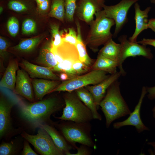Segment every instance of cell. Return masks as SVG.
<instances>
[{
  "mask_svg": "<svg viewBox=\"0 0 155 155\" xmlns=\"http://www.w3.org/2000/svg\"><path fill=\"white\" fill-rule=\"evenodd\" d=\"M152 112L153 117L155 119V105L152 109Z\"/></svg>",
  "mask_w": 155,
  "mask_h": 155,
  "instance_id": "obj_45",
  "label": "cell"
},
{
  "mask_svg": "<svg viewBox=\"0 0 155 155\" xmlns=\"http://www.w3.org/2000/svg\"><path fill=\"white\" fill-rule=\"evenodd\" d=\"M18 69L17 62L10 61L0 82L1 87L5 88L14 91L16 81V72Z\"/></svg>",
  "mask_w": 155,
  "mask_h": 155,
  "instance_id": "obj_19",
  "label": "cell"
},
{
  "mask_svg": "<svg viewBox=\"0 0 155 155\" xmlns=\"http://www.w3.org/2000/svg\"><path fill=\"white\" fill-rule=\"evenodd\" d=\"M49 16L63 22L65 18L64 0H52Z\"/></svg>",
  "mask_w": 155,
  "mask_h": 155,
  "instance_id": "obj_27",
  "label": "cell"
},
{
  "mask_svg": "<svg viewBox=\"0 0 155 155\" xmlns=\"http://www.w3.org/2000/svg\"><path fill=\"white\" fill-rule=\"evenodd\" d=\"M77 0H64L65 18L68 21L73 20L74 15L76 7Z\"/></svg>",
  "mask_w": 155,
  "mask_h": 155,
  "instance_id": "obj_29",
  "label": "cell"
},
{
  "mask_svg": "<svg viewBox=\"0 0 155 155\" xmlns=\"http://www.w3.org/2000/svg\"><path fill=\"white\" fill-rule=\"evenodd\" d=\"M103 0H80L77 5V15L81 20L91 23L93 20L94 16L102 10L104 4Z\"/></svg>",
  "mask_w": 155,
  "mask_h": 155,
  "instance_id": "obj_11",
  "label": "cell"
},
{
  "mask_svg": "<svg viewBox=\"0 0 155 155\" xmlns=\"http://www.w3.org/2000/svg\"><path fill=\"white\" fill-rule=\"evenodd\" d=\"M9 9L17 12H22L26 11L28 6L25 2L19 0H11L8 3Z\"/></svg>",
  "mask_w": 155,
  "mask_h": 155,
  "instance_id": "obj_30",
  "label": "cell"
},
{
  "mask_svg": "<svg viewBox=\"0 0 155 155\" xmlns=\"http://www.w3.org/2000/svg\"><path fill=\"white\" fill-rule=\"evenodd\" d=\"M32 83L36 98L41 100L45 95L51 93L61 83L59 81L34 78Z\"/></svg>",
  "mask_w": 155,
  "mask_h": 155,
  "instance_id": "obj_17",
  "label": "cell"
},
{
  "mask_svg": "<svg viewBox=\"0 0 155 155\" xmlns=\"http://www.w3.org/2000/svg\"><path fill=\"white\" fill-rule=\"evenodd\" d=\"M15 152V148L13 142H3L0 145V155H12Z\"/></svg>",
  "mask_w": 155,
  "mask_h": 155,
  "instance_id": "obj_34",
  "label": "cell"
},
{
  "mask_svg": "<svg viewBox=\"0 0 155 155\" xmlns=\"http://www.w3.org/2000/svg\"><path fill=\"white\" fill-rule=\"evenodd\" d=\"M140 0H121L117 4L113 5H103V11L105 16L113 19L115 27L114 36H116L128 21V11L133 4Z\"/></svg>",
  "mask_w": 155,
  "mask_h": 155,
  "instance_id": "obj_9",
  "label": "cell"
},
{
  "mask_svg": "<svg viewBox=\"0 0 155 155\" xmlns=\"http://www.w3.org/2000/svg\"><path fill=\"white\" fill-rule=\"evenodd\" d=\"M150 2L153 4H155V0H150Z\"/></svg>",
  "mask_w": 155,
  "mask_h": 155,
  "instance_id": "obj_48",
  "label": "cell"
},
{
  "mask_svg": "<svg viewBox=\"0 0 155 155\" xmlns=\"http://www.w3.org/2000/svg\"><path fill=\"white\" fill-rule=\"evenodd\" d=\"M60 80L65 81L69 79L68 75L65 73L61 72V73L59 76Z\"/></svg>",
  "mask_w": 155,
  "mask_h": 155,
  "instance_id": "obj_43",
  "label": "cell"
},
{
  "mask_svg": "<svg viewBox=\"0 0 155 155\" xmlns=\"http://www.w3.org/2000/svg\"><path fill=\"white\" fill-rule=\"evenodd\" d=\"M137 42L141 44L150 45L155 48V39H154L144 38Z\"/></svg>",
  "mask_w": 155,
  "mask_h": 155,
  "instance_id": "obj_40",
  "label": "cell"
},
{
  "mask_svg": "<svg viewBox=\"0 0 155 155\" xmlns=\"http://www.w3.org/2000/svg\"><path fill=\"white\" fill-rule=\"evenodd\" d=\"M7 25L10 35L12 37H15L19 30V22L18 19L15 17H11L7 21Z\"/></svg>",
  "mask_w": 155,
  "mask_h": 155,
  "instance_id": "obj_31",
  "label": "cell"
},
{
  "mask_svg": "<svg viewBox=\"0 0 155 155\" xmlns=\"http://www.w3.org/2000/svg\"><path fill=\"white\" fill-rule=\"evenodd\" d=\"M67 31L62 37L63 41L75 46L77 43V34L73 28H69L68 32Z\"/></svg>",
  "mask_w": 155,
  "mask_h": 155,
  "instance_id": "obj_33",
  "label": "cell"
},
{
  "mask_svg": "<svg viewBox=\"0 0 155 155\" xmlns=\"http://www.w3.org/2000/svg\"><path fill=\"white\" fill-rule=\"evenodd\" d=\"M106 72L94 69L82 75L63 81L51 92H71L90 85L97 84L109 76Z\"/></svg>",
  "mask_w": 155,
  "mask_h": 155,
  "instance_id": "obj_6",
  "label": "cell"
},
{
  "mask_svg": "<svg viewBox=\"0 0 155 155\" xmlns=\"http://www.w3.org/2000/svg\"><path fill=\"white\" fill-rule=\"evenodd\" d=\"M36 62L42 66L52 68L58 64L52 51L51 42H47L41 48Z\"/></svg>",
  "mask_w": 155,
  "mask_h": 155,
  "instance_id": "obj_21",
  "label": "cell"
},
{
  "mask_svg": "<svg viewBox=\"0 0 155 155\" xmlns=\"http://www.w3.org/2000/svg\"><path fill=\"white\" fill-rule=\"evenodd\" d=\"M121 75L120 71L117 72L109 75L107 78L97 84L85 87L92 95L98 109L108 88Z\"/></svg>",
  "mask_w": 155,
  "mask_h": 155,
  "instance_id": "obj_13",
  "label": "cell"
},
{
  "mask_svg": "<svg viewBox=\"0 0 155 155\" xmlns=\"http://www.w3.org/2000/svg\"><path fill=\"white\" fill-rule=\"evenodd\" d=\"M21 135L42 155H64L55 146L49 134L41 127L38 130L36 135H31L24 131Z\"/></svg>",
  "mask_w": 155,
  "mask_h": 155,
  "instance_id": "obj_7",
  "label": "cell"
},
{
  "mask_svg": "<svg viewBox=\"0 0 155 155\" xmlns=\"http://www.w3.org/2000/svg\"><path fill=\"white\" fill-rule=\"evenodd\" d=\"M52 34V39L51 41L52 48L57 49L63 42L62 38L59 32V26L58 25L54 24L50 26Z\"/></svg>",
  "mask_w": 155,
  "mask_h": 155,
  "instance_id": "obj_28",
  "label": "cell"
},
{
  "mask_svg": "<svg viewBox=\"0 0 155 155\" xmlns=\"http://www.w3.org/2000/svg\"><path fill=\"white\" fill-rule=\"evenodd\" d=\"M22 154L23 155H38L31 148L28 143V141L26 140L24 142V147Z\"/></svg>",
  "mask_w": 155,
  "mask_h": 155,
  "instance_id": "obj_38",
  "label": "cell"
},
{
  "mask_svg": "<svg viewBox=\"0 0 155 155\" xmlns=\"http://www.w3.org/2000/svg\"><path fill=\"white\" fill-rule=\"evenodd\" d=\"M78 60V52H74L67 55L62 63L57 64L51 68L53 72L65 73L68 75L69 79L73 78L78 76L73 68V65L75 61Z\"/></svg>",
  "mask_w": 155,
  "mask_h": 155,
  "instance_id": "obj_20",
  "label": "cell"
},
{
  "mask_svg": "<svg viewBox=\"0 0 155 155\" xmlns=\"http://www.w3.org/2000/svg\"><path fill=\"white\" fill-rule=\"evenodd\" d=\"M148 98L151 100L155 99V86L151 87H146Z\"/></svg>",
  "mask_w": 155,
  "mask_h": 155,
  "instance_id": "obj_41",
  "label": "cell"
},
{
  "mask_svg": "<svg viewBox=\"0 0 155 155\" xmlns=\"http://www.w3.org/2000/svg\"><path fill=\"white\" fill-rule=\"evenodd\" d=\"M134 7L135 28L134 32L129 38V40L132 42H136L137 37L141 33L148 28V18L151 8L148 7L144 10H142L137 2L134 4Z\"/></svg>",
  "mask_w": 155,
  "mask_h": 155,
  "instance_id": "obj_16",
  "label": "cell"
},
{
  "mask_svg": "<svg viewBox=\"0 0 155 155\" xmlns=\"http://www.w3.org/2000/svg\"><path fill=\"white\" fill-rule=\"evenodd\" d=\"M40 127L44 129L49 134L55 146L61 150L64 155H70V151L74 150L73 146L67 141L64 136L54 127L45 124Z\"/></svg>",
  "mask_w": 155,
  "mask_h": 155,
  "instance_id": "obj_18",
  "label": "cell"
},
{
  "mask_svg": "<svg viewBox=\"0 0 155 155\" xmlns=\"http://www.w3.org/2000/svg\"><path fill=\"white\" fill-rule=\"evenodd\" d=\"M121 50L120 44L116 43L111 38L104 44L99 53L106 58L118 62L119 65Z\"/></svg>",
  "mask_w": 155,
  "mask_h": 155,
  "instance_id": "obj_23",
  "label": "cell"
},
{
  "mask_svg": "<svg viewBox=\"0 0 155 155\" xmlns=\"http://www.w3.org/2000/svg\"><path fill=\"white\" fill-rule=\"evenodd\" d=\"M3 9L2 6H1L0 7V13L1 14L3 11Z\"/></svg>",
  "mask_w": 155,
  "mask_h": 155,
  "instance_id": "obj_47",
  "label": "cell"
},
{
  "mask_svg": "<svg viewBox=\"0 0 155 155\" xmlns=\"http://www.w3.org/2000/svg\"><path fill=\"white\" fill-rule=\"evenodd\" d=\"M147 144L148 145L151 146H152L153 149V150L152 152V154L153 155H155V141L152 142H149L147 143Z\"/></svg>",
  "mask_w": 155,
  "mask_h": 155,
  "instance_id": "obj_44",
  "label": "cell"
},
{
  "mask_svg": "<svg viewBox=\"0 0 155 155\" xmlns=\"http://www.w3.org/2000/svg\"><path fill=\"white\" fill-rule=\"evenodd\" d=\"M63 98L65 106L62 114L56 118L77 123L90 122L93 119L91 111L80 100L75 91L66 92Z\"/></svg>",
  "mask_w": 155,
  "mask_h": 155,
  "instance_id": "obj_5",
  "label": "cell"
},
{
  "mask_svg": "<svg viewBox=\"0 0 155 155\" xmlns=\"http://www.w3.org/2000/svg\"><path fill=\"white\" fill-rule=\"evenodd\" d=\"M64 104L57 97H51L30 104L21 102L19 106L22 118L33 126L40 127Z\"/></svg>",
  "mask_w": 155,
  "mask_h": 155,
  "instance_id": "obj_1",
  "label": "cell"
},
{
  "mask_svg": "<svg viewBox=\"0 0 155 155\" xmlns=\"http://www.w3.org/2000/svg\"><path fill=\"white\" fill-rule=\"evenodd\" d=\"M75 91L80 100L91 111L93 119L101 121L102 116L97 111L98 109L91 93L85 87L80 88Z\"/></svg>",
  "mask_w": 155,
  "mask_h": 155,
  "instance_id": "obj_22",
  "label": "cell"
},
{
  "mask_svg": "<svg viewBox=\"0 0 155 155\" xmlns=\"http://www.w3.org/2000/svg\"><path fill=\"white\" fill-rule=\"evenodd\" d=\"M90 147L86 145L81 144L79 147L78 146L76 149L77 152L75 153H71L70 155H90L92 152L90 149Z\"/></svg>",
  "mask_w": 155,
  "mask_h": 155,
  "instance_id": "obj_37",
  "label": "cell"
},
{
  "mask_svg": "<svg viewBox=\"0 0 155 155\" xmlns=\"http://www.w3.org/2000/svg\"><path fill=\"white\" fill-rule=\"evenodd\" d=\"M15 101L3 96L0 99V136L5 135L11 127V113L12 108L16 104Z\"/></svg>",
  "mask_w": 155,
  "mask_h": 155,
  "instance_id": "obj_12",
  "label": "cell"
},
{
  "mask_svg": "<svg viewBox=\"0 0 155 155\" xmlns=\"http://www.w3.org/2000/svg\"><path fill=\"white\" fill-rule=\"evenodd\" d=\"M65 121L56 126L67 141L73 148L77 147L76 143L94 148L95 145L91 134L92 125L90 122L77 123L71 121Z\"/></svg>",
  "mask_w": 155,
  "mask_h": 155,
  "instance_id": "obj_4",
  "label": "cell"
},
{
  "mask_svg": "<svg viewBox=\"0 0 155 155\" xmlns=\"http://www.w3.org/2000/svg\"><path fill=\"white\" fill-rule=\"evenodd\" d=\"M26 71L19 69L17 71L16 81L14 92L30 101L34 100L33 86Z\"/></svg>",
  "mask_w": 155,
  "mask_h": 155,
  "instance_id": "obj_14",
  "label": "cell"
},
{
  "mask_svg": "<svg viewBox=\"0 0 155 155\" xmlns=\"http://www.w3.org/2000/svg\"><path fill=\"white\" fill-rule=\"evenodd\" d=\"M45 0H35L37 5H39Z\"/></svg>",
  "mask_w": 155,
  "mask_h": 155,
  "instance_id": "obj_46",
  "label": "cell"
},
{
  "mask_svg": "<svg viewBox=\"0 0 155 155\" xmlns=\"http://www.w3.org/2000/svg\"><path fill=\"white\" fill-rule=\"evenodd\" d=\"M99 106L105 116L107 128L115 120L131 113L121 95L120 84L117 80L108 88Z\"/></svg>",
  "mask_w": 155,
  "mask_h": 155,
  "instance_id": "obj_2",
  "label": "cell"
},
{
  "mask_svg": "<svg viewBox=\"0 0 155 155\" xmlns=\"http://www.w3.org/2000/svg\"><path fill=\"white\" fill-rule=\"evenodd\" d=\"M103 0L104 1V0Z\"/></svg>",
  "mask_w": 155,
  "mask_h": 155,
  "instance_id": "obj_49",
  "label": "cell"
},
{
  "mask_svg": "<svg viewBox=\"0 0 155 155\" xmlns=\"http://www.w3.org/2000/svg\"><path fill=\"white\" fill-rule=\"evenodd\" d=\"M77 28V43L75 45L78 53L79 60L87 66L91 68L93 65L92 59L87 52L86 46L82 40L80 24L76 22Z\"/></svg>",
  "mask_w": 155,
  "mask_h": 155,
  "instance_id": "obj_25",
  "label": "cell"
},
{
  "mask_svg": "<svg viewBox=\"0 0 155 155\" xmlns=\"http://www.w3.org/2000/svg\"><path fill=\"white\" fill-rule=\"evenodd\" d=\"M36 29L35 22L32 19H27L23 22L22 26V32L24 34L34 33Z\"/></svg>",
  "mask_w": 155,
  "mask_h": 155,
  "instance_id": "obj_32",
  "label": "cell"
},
{
  "mask_svg": "<svg viewBox=\"0 0 155 155\" xmlns=\"http://www.w3.org/2000/svg\"><path fill=\"white\" fill-rule=\"evenodd\" d=\"M148 26V28L155 32V18H151L149 20Z\"/></svg>",
  "mask_w": 155,
  "mask_h": 155,
  "instance_id": "obj_42",
  "label": "cell"
},
{
  "mask_svg": "<svg viewBox=\"0 0 155 155\" xmlns=\"http://www.w3.org/2000/svg\"><path fill=\"white\" fill-rule=\"evenodd\" d=\"M20 65L32 78L60 80L59 77L53 73L51 68L35 65L25 60L21 61Z\"/></svg>",
  "mask_w": 155,
  "mask_h": 155,
  "instance_id": "obj_15",
  "label": "cell"
},
{
  "mask_svg": "<svg viewBox=\"0 0 155 155\" xmlns=\"http://www.w3.org/2000/svg\"><path fill=\"white\" fill-rule=\"evenodd\" d=\"M49 6V0H45L37 5L38 11L40 13L45 12L48 9Z\"/></svg>",
  "mask_w": 155,
  "mask_h": 155,
  "instance_id": "obj_39",
  "label": "cell"
},
{
  "mask_svg": "<svg viewBox=\"0 0 155 155\" xmlns=\"http://www.w3.org/2000/svg\"><path fill=\"white\" fill-rule=\"evenodd\" d=\"M96 18L91 23L90 29L86 40V44L94 51H96L98 47L104 44L113 35L111 28L115 24L112 19L106 17L103 10L96 14Z\"/></svg>",
  "mask_w": 155,
  "mask_h": 155,
  "instance_id": "obj_3",
  "label": "cell"
},
{
  "mask_svg": "<svg viewBox=\"0 0 155 155\" xmlns=\"http://www.w3.org/2000/svg\"><path fill=\"white\" fill-rule=\"evenodd\" d=\"M73 68L78 76L87 72L90 68L81 62L79 60L74 62L73 65Z\"/></svg>",
  "mask_w": 155,
  "mask_h": 155,
  "instance_id": "obj_35",
  "label": "cell"
},
{
  "mask_svg": "<svg viewBox=\"0 0 155 155\" xmlns=\"http://www.w3.org/2000/svg\"><path fill=\"white\" fill-rule=\"evenodd\" d=\"M121 45V57L118 67L122 75L126 74L122 67V64L127 58L142 56L149 59H152L153 56L151 51L146 45L132 42L128 39L125 35L120 36L118 38Z\"/></svg>",
  "mask_w": 155,
  "mask_h": 155,
  "instance_id": "obj_8",
  "label": "cell"
},
{
  "mask_svg": "<svg viewBox=\"0 0 155 155\" xmlns=\"http://www.w3.org/2000/svg\"><path fill=\"white\" fill-rule=\"evenodd\" d=\"M9 46L8 41L1 36L0 37V55L3 59H5L7 56V50Z\"/></svg>",
  "mask_w": 155,
  "mask_h": 155,
  "instance_id": "obj_36",
  "label": "cell"
},
{
  "mask_svg": "<svg viewBox=\"0 0 155 155\" xmlns=\"http://www.w3.org/2000/svg\"><path fill=\"white\" fill-rule=\"evenodd\" d=\"M44 38V36L42 35L24 39L11 49L22 53L31 52L37 47Z\"/></svg>",
  "mask_w": 155,
  "mask_h": 155,
  "instance_id": "obj_26",
  "label": "cell"
},
{
  "mask_svg": "<svg viewBox=\"0 0 155 155\" xmlns=\"http://www.w3.org/2000/svg\"><path fill=\"white\" fill-rule=\"evenodd\" d=\"M119 65L118 62L106 58L99 53L91 68L92 70H101L112 74L117 72V69Z\"/></svg>",
  "mask_w": 155,
  "mask_h": 155,
  "instance_id": "obj_24",
  "label": "cell"
},
{
  "mask_svg": "<svg viewBox=\"0 0 155 155\" xmlns=\"http://www.w3.org/2000/svg\"><path fill=\"white\" fill-rule=\"evenodd\" d=\"M147 93L146 87H143L140 97L133 111L131 113L129 117L125 120L114 123L113 127L114 129H118L123 126L131 125L134 126L139 133L144 131L150 130L149 128L142 122L140 114V109L143 100Z\"/></svg>",
  "mask_w": 155,
  "mask_h": 155,
  "instance_id": "obj_10",
  "label": "cell"
}]
</instances>
